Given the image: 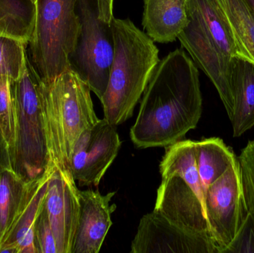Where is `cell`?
Here are the masks:
<instances>
[{
	"instance_id": "cell-18",
	"label": "cell",
	"mask_w": 254,
	"mask_h": 253,
	"mask_svg": "<svg viewBox=\"0 0 254 253\" xmlns=\"http://www.w3.org/2000/svg\"><path fill=\"white\" fill-rule=\"evenodd\" d=\"M195 159L204 193L237 161L232 149L221 138H210L195 141Z\"/></svg>"
},
{
	"instance_id": "cell-8",
	"label": "cell",
	"mask_w": 254,
	"mask_h": 253,
	"mask_svg": "<svg viewBox=\"0 0 254 253\" xmlns=\"http://www.w3.org/2000/svg\"><path fill=\"white\" fill-rule=\"evenodd\" d=\"M204 206L218 253H223L248 215L238 161L209 186Z\"/></svg>"
},
{
	"instance_id": "cell-28",
	"label": "cell",
	"mask_w": 254,
	"mask_h": 253,
	"mask_svg": "<svg viewBox=\"0 0 254 253\" xmlns=\"http://www.w3.org/2000/svg\"><path fill=\"white\" fill-rule=\"evenodd\" d=\"M10 167H12V164L10 149L0 133V173Z\"/></svg>"
},
{
	"instance_id": "cell-24",
	"label": "cell",
	"mask_w": 254,
	"mask_h": 253,
	"mask_svg": "<svg viewBox=\"0 0 254 253\" xmlns=\"http://www.w3.org/2000/svg\"><path fill=\"white\" fill-rule=\"evenodd\" d=\"M237 161L246 209L254 221V139L242 150Z\"/></svg>"
},
{
	"instance_id": "cell-10",
	"label": "cell",
	"mask_w": 254,
	"mask_h": 253,
	"mask_svg": "<svg viewBox=\"0 0 254 253\" xmlns=\"http://www.w3.org/2000/svg\"><path fill=\"white\" fill-rule=\"evenodd\" d=\"M132 253H219L211 236L179 227L153 210L140 219Z\"/></svg>"
},
{
	"instance_id": "cell-3",
	"label": "cell",
	"mask_w": 254,
	"mask_h": 253,
	"mask_svg": "<svg viewBox=\"0 0 254 253\" xmlns=\"http://www.w3.org/2000/svg\"><path fill=\"white\" fill-rule=\"evenodd\" d=\"M90 88L68 68L49 83L40 85L42 111L49 163L70 169L77 139L99 119L94 109Z\"/></svg>"
},
{
	"instance_id": "cell-9",
	"label": "cell",
	"mask_w": 254,
	"mask_h": 253,
	"mask_svg": "<svg viewBox=\"0 0 254 253\" xmlns=\"http://www.w3.org/2000/svg\"><path fill=\"white\" fill-rule=\"evenodd\" d=\"M121 147L116 126L99 119L80 135L73 149L70 169L74 179L80 187H98Z\"/></svg>"
},
{
	"instance_id": "cell-13",
	"label": "cell",
	"mask_w": 254,
	"mask_h": 253,
	"mask_svg": "<svg viewBox=\"0 0 254 253\" xmlns=\"http://www.w3.org/2000/svg\"><path fill=\"white\" fill-rule=\"evenodd\" d=\"M116 193L102 195L98 190L79 191L80 215L71 253H98L113 225L111 215L116 209L110 204Z\"/></svg>"
},
{
	"instance_id": "cell-23",
	"label": "cell",
	"mask_w": 254,
	"mask_h": 253,
	"mask_svg": "<svg viewBox=\"0 0 254 253\" xmlns=\"http://www.w3.org/2000/svg\"><path fill=\"white\" fill-rule=\"evenodd\" d=\"M10 83V77L0 76V133L11 154L15 143V111Z\"/></svg>"
},
{
	"instance_id": "cell-20",
	"label": "cell",
	"mask_w": 254,
	"mask_h": 253,
	"mask_svg": "<svg viewBox=\"0 0 254 253\" xmlns=\"http://www.w3.org/2000/svg\"><path fill=\"white\" fill-rule=\"evenodd\" d=\"M35 16V4L29 0H0V37L28 45Z\"/></svg>"
},
{
	"instance_id": "cell-6",
	"label": "cell",
	"mask_w": 254,
	"mask_h": 253,
	"mask_svg": "<svg viewBox=\"0 0 254 253\" xmlns=\"http://www.w3.org/2000/svg\"><path fill=\"white\" fill-rule=\"evenodd\" d=\"M41 82L27 55L20 77L10 83L15 111L12 168L25 182L41 176L49 163L40 98Z\"/></svg>"
},
{
	"instance_id": "cell-22",
	"label": "cell",
	"mask_w": 254,
	"mask_h": 253,
	"mask_svg": "<svg viewBox=\"0 0 254 253\" xmlns=\"http://www.w3.org/2000/svg\"><path fill=\"white\" fill-rule=\"evenodd\" d=\"M27 45L18 40L0 37V76L11 80L20 77L27 58Z\"/></svg>"
},
{
	"instance_id": "cell-21",
	"label": "cell",
	"mask_w": 254,
	"mask_h": 253,
	"mask_svg": "<svg viewBox=\"0 0 254 253\" xmlns=\"http://www.w3.org/2000/svg\"><path fill=\"white\" fill-rule=\"evenodd\" d=\"M27 184L12 167L0 173V244L17 216Z\"/></svg>"
},
{
	"instance_id": "cell-15",
	"label": "cell",
	"mask_w": 254,
	"mask_h": 253,
	"mask_svg": "<svg viewBox=\"0 0 254 253\" xmlns=\"http://www.w3.org/2000/svg\"><path fill=\"white\" fill-rule=\"evenodd\" d=\"M142 25L154 43H173L189 23L188 0H143Z\"/></svg>"
},
{
	"instance_id": "cell-14",
	"label": "cell",
	"mask_w": 254,
	"mask_h": 253,
	"mask_svg": "<svg viewBox=\"0 0 254 253\" xmlns=\"http://www.w3.org/2000/svg\"><path fill=\"white\" fill-rule=\"evenodd\" d=\"M54 168L55 165H48L41 176L27 184L17 216L0 244V253H38L34 239V226L44 204Z\"/></svg>"
},
{
	"instance_id": "cell-11",
	"label": "cell",
	"mask_w": 254,
	"mask_h": 253,
	"mask_svg": "<svg viewBox=\"0 0 254 253\" xmlns=\"http://www.w3.org/2000/svg\"><path fill=\"white\" fill-rule=\"evenodd\" d=\"M79 191L71 171L55 165L45 206L58 253H71L80 215Z\"/></svg>"
},
{
	"instance_id": "cell-2",
	"label": "cell",
	"mask_w": 254,
	"mask_h": 253,
	"mask_svg": "<svg viewBox=\"0 0 254 253\" xmlns=\"http://www.w3.org/2000/svg\"><path fill=\"white\" fill-rule=\"evenodd\" d=\"M111 26L114 58L101 102L104 118L117 126L132 116L159 62V51L150 37L130 19L113 18Z\"/></svg>"
},
{
	"instance_id": "cell-30",
	"label": "cell",
	"mask_w": 254,
	"mask_h": 253,
	"mask_svg": "<svg viewBox=\"0 0 254 253\" xmlns=\"http://www.w3.org/2000/svg\"><path fill=\"white\" fill-rule=\"evenodd\" d=\"M30 1H31V2L34 3V4H36V2H37V0H29Z\"/></svg>"
},
{
	"instance_id": "cell-19",
	"label": "cell",
	"mask_w": 254,
	"mask_h": 253,
	"mask_svg": "<svg viewBox=\"0 0 254 253\" xmlns=\"http://www.w3.org/2000/svg\"><path fill=\"white\" fill-rule=\"evenodd\" d=\"M229 25L243 57L254 62V10L248 0H211Z\"/></svg>"
},
{
	"instance_id": "cell-7",
	"label": "cell",
	"mask_w": 254,
	"mask_h": 253,
	"mask_svg": "<svg viewBox=\"0 0 254 253\" xmlns=\"http://www.w3.org/2000/svg\"><path fill=\"white\" fill-rule=\"evenodd\" d=\"M77 12L81 32L70 56V66L101 101L114 58L113 28L98 16L96 0H78Z\"/></svg>"
},
{
	"instance_id": "cell-12",
	"label": "cell",
	"mask_w": 254,
	"mask_h": 253,
	"mask_svg": "<svg viewBox=\"0 0 254 253\" xmlns=\"http://www.w3.org/2000/svg\"><path fill=\"white\" fill-rule=\"evenodd\" d=\"M154 210L182 228L213 238L201 202L185 180L176 174L162 178Z\"/></svg>"
},
{
	"instance_id": "cell-5",
	"label": "cell",
	"mask_w": 254,
	"mask_h": 253,
	"mask_svg": "<svg viewBox=\"0 0 254 253\" xmlns=\"http://www.w3.org/2000/svg\"><path fill=\"white\" fill-rule=\"evenodd\" d=\"M78 0H37L35 24L26 51L31 65L44 83L71 68L81 23Z\"/></svg>"
},
{
	"instance_id": "cell-25",
	"label": "cell",
	"mask_w": 254,
	"mask_h": 253,
	"mask_svg": "<svg viewBox=\"0 0 254 253\" xmlns=\"http://www.w3.org/2000/svg\"><path fill=\"white\" fill-rule=\"evenodd\" d=\"M34 239L38 253H58L55 236L45 206V202L36 220Z\"/></svg>"
},
{
	"instance_id": "cell-4",
	"label": "cell",
	"mask_w": 254,
	"mask_h": 253,
	"mask_svg": "<svg viewBox=\"0 0 254 253\" xmlns=\"http://www.w3.org/2000/svg\"><path fill=\"white\" fill-rule=\"evenodd\" d=\"M189 23L178 37L198 68L214 85L231 117L233 58L243 56L237 40L211 0H188Z\"/></svg>"
},
{
	"instance_id": "cell-17",
	"label": "cell",
	"mask_w": 254,
	"mask_h": 253,
	"mask_svg": "<svg viewBox=\"0 0 254 253\" xmlns=\"http://www.w3.org/2000/svg\"><path fill=\"white\" fill-rule=\"evenodd\" d=\"M160 172L162 178L175 174L183 178L199 199L205 212V193L197 167L195 141H179L167 147L160 164Z\"/></svg>"
},
{
	"instance_id": "cell-16",
	"label": "cell",
	"mask_w": 254,
	"mask_h": 253,
	"mask_svg": "<svg viewBox=\"0 0 254 253\" xmlns=\"http://www.w3.org/2000/svg\"><path fill=\"white\" fill-rule=\"evenodd\" d=\"M231 85L234 108L229 118L233 135L238 138L254 126V62L243 56L233 58Z\"/></svg>"
},
{
	"instance_id": "cell-26",
	"label": "cell",
	"mask_w": 254,
	"mask_h": 253,
	"mask_svg": "<svg viewBox=\"0 0 254 253\" xmlns=\"http://www.w3.org/2000/svg\"><path fill=\"white\" fill-rule=\"evenodd\" d=\"M254 253V221L248 213L234 239L223 253Z\"/></svg>"
},
{
	"instance_id": "cell-29",
	"label": "cell",
	"mask_w": 254,
	"mask_h": 253,
	"mask_svg": "<svg viewBox=\"0 0 254 253\" xmlns=\"http://www.w3.org/2000/svg\"><path fill=\"white\" fill-rule=\"evenodd\" d=\"M248 1H249V4H251V6H252V8H253L254 10V0H248Z\"/></svg>"
},
{
	"instance_id": "cell-27",
	"label": "cell",
	"mask_w": 254,
	"mask_h": 253,
	"mask_svg": "<svg viewBox=\"0 0 254 253\" xmlns=\"http://www.w3.org/2000/svg\"><path fill=\"white\" fill-rule=\"evenodd\" d=\"M98 9V16L101 20L111 23L113 18L114 0H96Z\"/></svg>"
},
{
	"instance_id": "cell-1",
	"label": "cell",
	"mask_w": 254,
	"mask_h": 253,
	"mask_svg": "<svg viewBox=\"0 0 254 253\" xmlns=\"http://www.w3.org/2000/svg\"><path fill=\"white\" fill-rule=\"evenodd\" d=\"M201 113L198 67L185 51L176 49L154 70L130 138L138 149L169 147L196 127Z\"/></svg>"
}]
</instances>
